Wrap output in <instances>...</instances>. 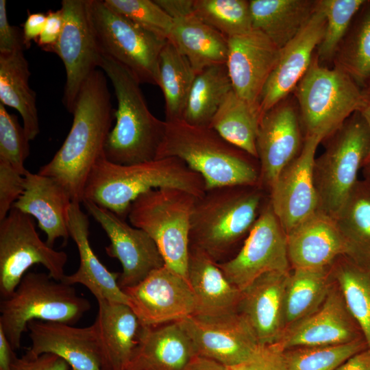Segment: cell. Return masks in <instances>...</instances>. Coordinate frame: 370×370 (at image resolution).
I'll return each mask as SVG.
<instances>
[{
	"label": "cell",
	"mask_w": 370,
	"mask_h": 370,
	"mask_svg": "<svg viewBox=\"0 0 370 370\" xmlns=\"http://www.w3.org/2000/svg\"><path fill=\"white\" fill-rule=\"evenodd\" d=\"M73 123L61 147L41 166L40 175L54 178L73 202H83L87 178L104 146L114 118L104 73L95 71L84 82L75 101Z\"/></svg>",
	"instance_id": "obj_1"
},
{
	"label": "cell",
	"mask_w": 370,
	"mask_h": 370,
	"mask_svg": "<svg viewBox=\"0 0 370 370\" xmlns=\"http://www.w3.org/2000/svg\"><path fill=\"white\" fill-rule=\"evenodd\" d=\"M259 185L223 186L206 189L197 197L190 218L189 247L217 264L240 250L264 206Z\"/></svg>",
	"instance_id": "obj_2"
},
{
	"label": "cell",
	"mask_w": 370,
	"mask_h": 370,
	"mask_svg": "<svg viewBox=\"0 0 370 370\" xmlns=\"http://www.w3.org/2000/svg\"><path fill=\"white\" fill-rule=\"evenodd\" d=\"M167 187L183 189L197 197L206 191L203 177L179 158L123 165L109 162L103 155L89 173L83 201H92L125 219L130 206L140 195Z\"/></svg>",
	"instance_id": "obj_3"
},
{
	"label": "cell",
	"mask_w": 370,
	"mask_h": 370,
	"mask_svg": "<svg viewBox=\"0 0 370 370\" xmlns=\"http://www.w3.org/2000/svg\"><path fill=\"white\" fill-rule=\"evenodd\" d=\"M157 159L182 160L204 179L206 190L233 185H259L258 159L232 144L210 127L183 119L166 121Z\"/></svg>",
	"instance_id": "obj_4"
},
{
	"label": "cell",
	"mask_w": 370,
	"mask_h": 370,
	"mask_svg": "<svg viewBox=\"0 0 370 370\" xmlns=\"http://www.w3.org/2000/svg\"><path fill=\"white\" fill-rule=\"evenodd\" d=\"M99 68L110 79L117 101L116 122L104 146L105 158L123 165L156 160L165 134V121L150 112L140 83L125 67L101 54Z\"/></svg>",
	"instance_id": "obj_5"
},
{
	"label": "cell",
	"mask_w": 370,
	"mask_h": 370,
	"mask_svg": "<svg viewBox=\"0 0 370 370\" xmlns=\"http://www.w3.org/2000/svg\"><path fill=\"white\" fill-rule=\"evenodd\" d=\"M91 308L90 301L72 285L49 273L30 271L22 278L13 293L0 302V329L12 349L21 347L22 334L32 321L74 325Z\"/></svg>",
	"instance_id": "obj_6"
},
{
	"label": "cell",
	"mask_w": 370,
	"mask_h": 370,
	"mask_svg": "<svg viewBox=\"0 0 370 370\" xmlns=\"http://www.w3.org/2000/svg\"><path fill=\"white\" fill-rule=\"evenodd\" d=\"M294 93L304 136H317L323 140L366 101L362 89L344 70L323 66L316 53Z\"/></svg>",
	"instance_id": "obj_7"
},
{
	"label": "cell",
	"mask_w": 370,
	"mask_h": 370,
	"mask_svg": "<svg viewBox=\"0 0 370 370\" xmlns=\"http://www.w3.org/2000/svg\"><path fill=\"white\" fill-rule=\"evenodd\" d=\"M195 195L177 188H153L132 204L127 218L157 245L165 265L187 280L189 232Z\"/></svg>",
	"instance_id": "obj_8"
},
{
	"label": "cell",
	"mask_w": 370,
	"mask_h": 370,
	"mask_svg": "<svg viewBox=\"0 0 370 370\" xmlns=\"http://www.w3.org/2000/svg\"><path fill=\"white\" fill-rule=\"evenodd\" d=\"M322 154L315 158L314 183L319 199L318 211L335 218L359 179L370 149L368 125L360 111L326 138Z\"/></svg>",
	"instance_id": "obj_9"
},
{
	"label": "cell",
	"mask_w": 370,
	"mask_h": 370,
	"mask_svg": "<svg viewBox=\"0 0 370 370\" xmlns=\"http://www.w3.org/2000/svg\"><path fill=\"white\" fill-rule=\"evenodd\" d=\"M89 12L101 54L125 67L140 84L160 87L159 58L166 40L111 10L103 0H89Z\"/></svg>",
	"instance_id": "obj_10"
},
{
	"label": "cell",
	"mask_w": 370,
	"mask_h": 370,
	"mask_svg": "<svg viewBox=\"0 0 370 370\" xmlns=\"http://www.w3.org/2000/svg\"><path fill=\"white\" fill-rule=\"evenodd\" d=\"M67 254L55 250L38 234L32 217L12 208L0 221V294L2 299L15 291L27 271L42 264L53 279L62 281Z\"/></svg>",
	"instance_id": "obj_11"
},
{
	"label": "cell",
	"mask_w": 370,
	"mask_h": 370,
	"mask_svg": "<svg viewBox=\"0 0 370 370\" xmlns=\"http://www.w3.org/2000/svg\"><path fill=\"white\" fill-rule=\"evenodd\" d=\"M64 25L56 44L49 52L62 60L66 71L62 102L72 113L84 82L99 66L97 46L89 12V0H63Z\"/></svg>",
	"instance_id": "obj_12"
},
{
	"label": "cell",
	"mask_w": 370,
	"mask_h": 370,
	"mask_svg": "<svg viewBox=\"0 0 370 370\" xmlns=\"http://www.w3.org/2000/svg\"><path fill=\"white\" fill-rule=\"evenodd\" d=\"M217 264L241 291L265 273L291 271L287 236L269 201L264 206L238 253L230 260Z\"/></svg>",
	"instance_id": "obj_13"
},
{
	"label": "cell",
	"mask_w": 370,
	"mask_h": 370,
	"mask_svg": "<svg viewBox=\"0 0 370 370\" xmlns=\"http://www.w3.org/2000/svg\"><path fill=\"white\" fill-rule=\"evenodd\" d=\"M82 203L110 241L105 248L107 255L121 262L118 284L121 289L136 285L151 272L165 265L157 245L145 231L92 201Z\"/></svg>",
	"instance_id": "obj_14"
},
{
	"label": "cell",
	"mask_w": 370,
	"mask_h": 370,
	"mask_svg": "<svg viewBox=\"0 0 370 370\" xmlns=\"http://www.w3.org/2000/svg\"><path fill=\"white\" fill-rule=\"evenodd\" d=\"M302 131L297 101L289 96L262 115L256 145L262 189L269 192L281 171L299 154Z\"/></svg>",
	"instance_id": "obj_15"
},
{
	"label": "cell",
	"mask_w": 370,
	"mask_h": 370,
	"mask_svg": "<svg viewBox=\"0 0 370 370\" xmlns=\"http://www.w3.org/2000/svg\"><path fill=\"white\" fill-rule=\"evenodd\" d=\"M122 290L143 326L180 321L195 312V299L188 280L166 265L136 285Z\"/></svg>",
	"instance_id": "obj_16"
},
{
	"label": "cell",
	"mask_w": 370,
	"mask_h": 370,
	"mask_svg": "<svg viewBox=\"0 0 370 370\" xmlns=\"http://www.w3.org/2000/svg\"><path fill=\"white\" fill-rule=\"evenodd\" d=\"M179 323L197 356L227 367L246 360L260 345L250 324L238 312L216 316L193 314Z\"/></svg>",
	"instance_id": "obj_17"
},
{
	"label": "cell",
	"mask_w": 370,
	"mask_h": 370,
	"mask_svg": "<svg viewBox=\"0 0 370 370\" xmlns=\"http://www.w3.org/2000/svg\"><path fill=\"white\" fill-rule=\"evenodd\" d=\"M322 141L317 136H305L301 152L281 171L269 190V203L286 234L318 211L313 166Z\"/></svg>",
	"instance_id": "obj_18"
},
{
	"label": "cell",
	"mask_w": 370,
	"mask_h": 370,
	"mask_svg": "<svg viewBox=\"0 0 370 370\" xmlns=\"http://www.w3.org/2000/svg\"><path fill=\"white\" fill-rule=\"evenodd\" d=\"M364 338L335 282L314 312L287 326L277 343L288 349L297 347L344 344Z\"/></svg>",
	"instance_id": "obj_19"
},
{
	"label": "cell",
	"mask_w": 370,
	"mask_h": 370,
	"mask_svg": "<svg viewBox=\"0 0 370 370\" xmlns=\"http://www.w3.org/2000/svg\"><path fill=\"white\" fill-rule=\"evenodd\" d=\"M280 53V49L256 29L228 38L225 65L235 93L259 108L260 94Z\"/></svg>",
	"instance_id": "obj_20"
},
{
	"label": "cell",
	"mask_w": 370,
	"mask_h": 370,
	"mask_svg": "<svg viewBox=\"0 0 370 370\" xmlns=\"http://www.w3.org/2000/svg\"><path fill=\"white\" fill-rule=\"evenodd\" d=\"M325 13L317 1L312 16L284 47L260 96L259 108L262 115L289 96L308 70L325 29Z\"/></svg>",
	"instance_id": "obj_21"
},
{
	"label": "cell",
	"mask_w": 370,
	"mask_h": 370,
	"mask_svg": "<svg viewBox=\"0 0 370 370\" xmlns=\"http://www.w3.org/2000/svg\"><path fill=\"white\" fill-rule=\"evenodd\" d=\"M31 347L27 354H51L65 360L72 370H106L94 323L83 328L62 322L32 321L27 325Z\"/></svg>",
	"instance_id": "obj_22"
},
{
	"label": "cell",
	"mask_w": 370,
	"mask_h": 370,
	"mask_svg": "<svg viewBox=\"0 0 370 370\" xmlns=\"http://www.w3.org/2000/svg\"><path fill=\"white\" fill-rule=\"evenodd\" d=\"M287 236L291 269H320L331 266L341 256L355 258L354 249L335 219L316 212Z\"/></svg>",
	"instance_id": "obj_23"
},
{
	"label": "cell",
	"mask_w": 370,
	"mask_h": 370,
	"mask_svg": "<svg viewBox=\"0 0 370 370\" xmlns=\"http://www.w3.org/2000/svg\"><path fill=\"white\" fill-rule=\"evenodd\" d=\"M290 271L265 273L241 291L237 311L247 320L260 345L277 343L286 328L285 293Z\"/></svg>",
	"instance_id": "obj_24"
},
{
	"label": "cell",
	"mask_w": 370,
	"mask_h": 370,
	"mask_svg": "<svg viewBox=\"0 0 370 370\" xmlns=\"http://www.w3.org/2000/svg\"><path fill=\"white\" fill-rule=\"evenodd\" d=\"M24 177V191L12 208L37 220L50 247L58 238L66 242L70 237L69 211L73 202L69 193L53 177L28 171Z\"/></svg>",
	"instance_id": "obj_25"
},
{
	"label": "cell",
	"mask_w": 370,
	"mask_h": 370,
	"mask_svg": "<svg viewBox=\"0 0 370 370\" xmlns=\"http://www.w3.org/2000/svg\"><path fill=\"white\" fill-rule=\"evenodd\" d=\"M68 229L77 247L79 266L75 273L65 275L62 281L72 286L79 284L86 286L97 301L105 300L129 306V299L118 284L120 273L110 271L90 246L88 218L79 202H72L70 206Z\"/></svg>",
	"instance_id": "obj_26"
},
{
	"label": "cell",
	"mask_w": 370,
	"mask_h": 370,
	"mask_svg": "<svg viewBox=\"0 0 370 370\" xmlns=\"http://www.w3.org/2000/svg\"><path fill=\"white\" fill-rule=\"evenodd\" d=\"M95 325L106 370H125L138 345L141 324L127 304L99 301Z\"/></svg>",
	"instance_id": "obj_27"
},
{
	"label": "cell",
	"mask_w": 370,
	"mask_h": 370,
	"mask_svg": "<svg viewBox=\"0 0 370 370\" xmlns=\"http://www.w3.org/2000/svg\"><path fill=\"white\" fill-rule=\"evenodd\" d=\"M179 321L143 326L129 365L140 370H182L196 356Z\"/></svg>",
	"instance_id": "obj_28"
},
{
	"label": "cell",
	"mask_w": 370,
	"mask_h": 370,
	"mask_svg": "<svg viewBox=\"0 0 370 370\" xmlns=\"http://www.w3.org/2000/svg\"><path fill=\"white\" fill-rule=\"evenodd\" d=\"M187 280L195 299L194 314L216 316L238 312L241 291L217 263L202 251L189 247Z\"/></svg>",
	"instance_id": "obj_29"
},
{
	"label": "cell",
	"mask_w": 370,
	"mask_h": 370,
	"mask_svg": "<svg viewBox=\"0 0 370 370\" xmlns=\"http://www.w3.org/2000/svg\"><path fill=\"white\" fill-rule=\"evenodd\" d=\"M168 40L187 58L196 75L206 68L226 63L228 39L194 12L173 19Z\"/></svg>",
	"instance_id": "obj_30"
},
{
	"label": "cell",
	"mask_w": 370,
	"mask_h": 370,
	"mask_svg": "<svg viewBox=\"0 0 370 370\" xmlns=\"http://www.w3.org/2000/svg\"><path fill=\"white\" fill-rule=\"evenodd\" d=\"M317 5L312 0H251L253 29L281 49L303 29Z\"/></svg>",
	"instance_id": "obj_31"
},
{
	"label": "cell",
	"mask_w": 370,
	"mask_h": 370,
	"mask_svg": "<svg viewBox=\"0 0 370 370\" xmlns=\"http://www.w3.org/2000/svg\"><path fill=\"white\" fill-rule=\"evenodd\" d=\"M30 75L23 50L0 53V103L19 112L29 141L40 132L36 95L29 85Z\"/></svg>",
	"instance_id": "obj_32"
},
{
	"label": "cell",
	"mask_w": 370,
	"mask_h": 370,
	"mask_svg": "<svg viewBox=\"0 0 370 370\" xmlns=\"http://www.w3.org/2000/svg\"><path fill=\"white\" fill-rule=\"evenodd\" d=\"M347 307L370 347V262L343 256L332 265Z\"/></svg>",
	"instance_id": "obj_33"
},
{
	"label": "cell",
	"mask_w": 370,
	"mask_h": 370,
	"mask_svg": "<svg viewBox=\"0 0 370 370\" xmlns=\"http://www.w3.org/2000/svg\"><path fill=\"white\" fill-rule=\"evenodd\" d=\"M261 117L258 108L239 97L232 89L223 99L208 127L258 159L256 144Z\"/></svg>",
	"instance_id": "obj_34"
},
{
	"label": "cell",
	"mask_w": 370,
	"mask_h": 370,
	"mask_svg": "<svg viewBox=\"0 0 370 370\" xmlns=\"http://www.w3.org/2000/svg\"><path fill=\"white\" fill-rule=\"evenodd\" d=\"M332 278V265L291 270L285 293L286 328L321 306L334 284Z\"/></svg>",
	"instance_id": "obj_35"
},
{
	"label": "cell",
	"mask_w": 370,
	"mask_h": 370,
	"mask_svg": "<svg viewBox=\"0 0 370 370\" xmlns=\"http://www.w3.org/2000/svg\"><path fill=\"white\" fill-rule=\"evenodd\" d=\"M160 88L165 101V120L183 119L196 74L187 58L167 40L159 58Z\"/></svg>",
	"instance_id": "obj_36"
},
{
	"label": "cell",
	"mask_w": 370,
	"mask_h": 370,
	"mask_svg": "<svg viewBox=\"0 0 370 370\" xmlns=\"http://www.w3.org/2000/svg\"><path fill=\"white\" fill-rule=\"evenodd\" d=\"M232 86L225 64L204 69L193 82L183 120L186 123L208 127Z\"/></svg>",
	"instance_id": "obj_37"
},
{
	"label": "cell",
	"mask_w": 370,
	"mask_h": 370,
	"mask_svg": "<svg viewBox=\"0 0 370 370\" xmlns=\"http://www.w3.org/2000/svg\"><path fill=\"white\" fill-rule=\"evenodd\" d=\"M334 219L355 259L370 261V176L358 180Z\"/></svg>",
	"instance_id": "obj_38"
},
{
	"label": "cell",
	"mask_w": 370,
	"mask_h": 370,
	"mask_svg": "<svg viewBox=\"0 0 370 370\" xmlns=\"http://www.w3.org/2000/svg\"><path fill=\"white\" fill-rule=\"evenodd\" d=\"M333 61L361 89L370 84V1L355 16Z\"/></svg>",
	"instance_id": "obj_39"
},
{
	"label": "cell",
	"mask_w": 370,
	"mask_h": 370,
	"mask_svg": "<svg viewBox=\"0 0 370 370\" xmlns=\"http://www.w3.org/2000/svg\"><path fill=\"white\" fill-rule=\"evenodd\" d=\"M193 12L227 39L253 29L249 1L194 0Z\"/></svg>",
	"instance_id": "obj_40"
},
{
	"label": "cell",
	"mask_w": 370,
	"mask_h": 370,
	"mask_svg": "<svg viewBox=\"0 0 370 370\" xmlns=\"http://www.w3.org/2000/svg\"><path fill=\"white\" fill-rule=\"evenodd\" d=\"M368 347L364 338L334 345L297 347L284 350L288 370H335L352 356Z\"/></svg>",
	"instance_id": "obj_41"
},
{
	"label": "cell",
	"mask_w": 370,
	"mask_h": 370,
	"mask_svg": "<svg viewBox=\"0 0 370 370\" xmlns=\"http://www.w3.org/2000/svg\"><path fill=\"white\" fill-rule=\"evenodd\" d=\"M365 0H319L326 24L316 50L319 63L334 60L338 49Z\"/></svg>",
	"instance_id": "obj_42"
},
{
	"label": "cell",
	"mask_w": 370,
	"mask_h": 370,
	"mask_svg": "<svg viewBox=\"0 0 370 370\" xmlns=\"http://www.w3.org/2000/svg\"><path fill=\"white\" fill-rule=\"evenodd\" d=\"M111 10L157 37L167 40L173 20L151 0H103Z\"/></svg>",
	"instance_id": "obj_43"
},
{
	"label": "cell",
	"mask_w": 370,
	"mask_h": 370,
	"mask_svg": "<svg viewBox=\"0 0 370 370\" xmlns=\"http://www.w3.org/2000/svg\"><path fill=\"white\" fill-rule=\"evenodd\" d=\"M29 140L17 116L10 114L0 103V160L8 163L25 175V162L29 155Z\"/></svg>",
	"instance_id": "obj_44"
},
{
	"label": "cell",
	"mask_w": 370,
	"mask_h": 370,
	"mask_svg": "<svg viewBox=\"0 0 370 370\" xmlns=\"http://www.w3.org/2000/svg\"><path fill=\"white\" fill-rule=\"evenodd\" d=\"M229 370H288L284 349L278 343L259 345L244 361Z\"/></svg>",
	"instance_id": "obj_45"
},
{
	"label": "cell",
	"mask_w": 370,
	"mask_h": 370,
	"mask_svg": "<svg viewBox=\"0 0 370 370\" xmlns=\"http://www.w3.org/2000/svg\"><path fill=\"white\" fill-rule=\"evenodd\" d=\"M25 177L8 163L0 160V221L24 191Z\"/></svg>",
	"instance_id": "obj_46"
},
{
	"label": "cell",
	"mask_w": 370,
	"mask_h": 370,
	"mask_svg": "<svg viewBox=\"0 0 370 370\" xmlns=\"http://www.w3.org/2000/svg\"><path fill=\"white\" fill-rule=\"evenodd\" d=\"M12 370H72L69 365L60 357L51 354L31 356L27 353L18 358L14 356Z\"/></svg>",
	"instance_id": "obj_47"
},
{
	"label": "cell",
	"mask_w": 370,
	"mask_h": 370,
	"mask_svg": "<svg viewBox=\"0 0 370 370\" xmlns=\"http://www.w3.org/2000/svg\"><path fill=\"white\" fill-rule=\"evenodd\" d=\"M24 48L22 30L10 24L6 1L0 0V53H10Z\"/></svg>",
	"instance_id": "obj_48"
},
{
	"label": "cell",
	"mask_w": 370,
	"mask_h": 370,
	"mask_svg": "<svg viewBox=\"0 0 370 370\" xmlns=\"http://www.w3.org/2000/svg\"><path fill=\"white\" fill-rule=\"evenodd\" d=\"M46 15L44 29L36 40V43L42 49L49 52L56 44L62 33L64 16L61 8L56 11L49 10Z\"/></svg>",
	"instance_id": "obj_49"
},
{
	"label": "cell",
	"mask_w": 370,
	"mask_h": 370,
	"mask_svg": "<svg viewBox=\"0 0 370 370\" xmlns=\"http://www.w3.org/2000/svg\"><path fill=\"white\" fill-rule=\"evenodd\" d=\"M46 14L29 13L23 25V39L25 48L31 46L32 41L36 40L41 35L46 23Z\"/></svg>",
	"instance_id": "obj_50"
},
{
	"label": "cell",
	"mask_w": 370,
	"mask_h": 370,
	"mask_svg": "<svg viewBox=\"0 0 370 370\" xmlns=\"http://www.w3.org/2000/svg\"><path fill=\"white\" fill-rule=\"evenodd\" d=\"M172 19L193 12L194 0H154Z\"/></svg>",
	"instance_id": "obj_51"
},
{
	"label": "cell",
	"mask_w": 370,
	"mask_h": 370,
	"mask_svg": "<svg viewBox=\"0 0 370 370\" xmlns=\"http://www.w3.org/2000/svg\"><path fill=\"white\" fill-rule=\"evenodd\" d=\"M335 370H370V347L352 356Z\"/></svg>",
	"instance_id": "obj_52"
},
{
	"label": "cell",
	"mask_w": 370,
	"mask_h": 370,
	"mask_svg": "<svg viewBox=\"0 0 370 370\" xmlns=\"http://www.w3.org/2000/svg\"><path fill=\"white\" fill-rule=\"evenodd\" d=\"M14 354L4 332L0 329V370H12V362Z\"/></svg>",
	"instance_id": "obj_53"
},
{
	"label": "cell",
	"mask_w": 370,
	"mask_h": 370,
	"mask_svg": "<svg viewBox=\"0 0 370 370\" xmlns=\"http://www.w3.org/2000/svg\"><path fill=\"white\" fill-rule=\"evenodd\" d=\"M182 370H229L227 367L201 356H195Z\"/></svg>",
	"instance_id": "obj_54"
},
{
	"label": "cell",
	"mask_w": 370,
	"mask_h": 370,
	"mask_svg": "<svg viewBox=\"0 0 370 370\" xmlns=\"http://www.w3.org/2000/svg\"><path fill=\"white\" fill-rule=\"evenodd\" d=\"M360 112L368 125L369 134H370V101L366 100L365 104L363 105ZM369 162H370V149H369V155L367 156V158L365 161V164L368 163Z\"/></svg>",
	"instance_id": "obj_55"
},
{
	"label": "cell",
	"mask_w": 370,
	"mask_h": 370,
	"mask_svg": "<svg viewBox=\"0 0 370 370\" xmlns=\"http://www.w3.org/2000/svg\"><path fill=\"white\" fill-rule=\"evenodd\" d=\"M362 93L367 101H370V84L362 89Z\"/></svg>",
	"instance_id": "obj_56"
},
{
	"label": "cell",
	"mask_w": 370,
	"mask_h": 370,
	"mask_svg": "<svg viewBox=\"0 0 370 370\" xmlns=\"http://www.w3.org/2000/svg\"><path fill=\"white\" fill-rule=\"evenodd\" d=\"M363 174L364 176H370V162L365 164L363 167Z\"/></svg>",
	"instance_id": "obj_57"
},
{
	"label": "cell",
	"mask_w": 370,
	"mask_h": 370,
	"mask_svg": "<svg viewBox=\"0 0 370 370\" xmlns=\"http://www.w3.org/2000/svg\"><path fill=\"white\" fill-rule=\"evenodd\" d=\"M125 370H140L132 365H129Z\"/></svg>",
	"instance_id": "obj_58"
}]
</instances>
